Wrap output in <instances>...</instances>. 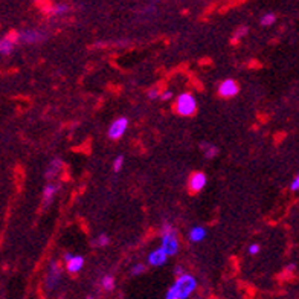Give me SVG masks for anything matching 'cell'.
<instances>
[{
    "instance_id": "obj_4",
    "label": "cell",
    "mask_w": 299,
    "mask_h": 299,
    "mask_svg": "<svg viewBox=\"0 0 299 299\" xmlns=\"http://www.w3.org/2000/svg\"><path fill=\"white\" fill-rule=\"evenodd\" d=\"M127 127H128V119H127V118L121 116V118L115 119V121L112 122L110 128H109V138L113 139V141L121 139V138L124 136L125 130H127Z\"/></svg>"
},
{
    "instance_id": "obj_15",
    "label": "cell",
    "mask_w": 299,
    "mask_h": 299,
    "mask_svg": "<svg viewBox=\"0 0 299 299\" xmlns=\"http://www.w3.org/2000/svg\"><path fill=\"white\" fill-rule=\"evenodd\" d=\"M101 286H102V289L107 290V292L113 290V287H115V278H113L112 275H105V276L102 278V281H101Z\"/></svg>"
},
{
    "instance_id": "obj_19",
    "label": "cell",
    "mask_w": 299,
    "mask_h": 299,
    "mask_svg": "<svg viewBox=\"0 0 299 299\" xmlns=\"http://www.w3.org/2000/svg\"><path fill=\"white\" fill-rule=\"evenodd\" d=\"M122 165H124V156L119 154V156L115 159V162H113V171H115V173H119L121 168H122Z\"/></svg>"
},
{
    "instance_id": "obj_1",
    "label": "cell",
    "mask_w": 299,
    "mask_h": 299,
    "mask_svg": "<svg viewBox=\"0 0 299 299\" xmlns=\"http://www.w3.org/2000/svg\"><path fill=\"white\" fill-rule=\"evenodd\" d=\"M173 287L177 292L179 299H188L192 293H194V290L197 289V281H196V278L192 275L182 273V275H179V278L176 280V283L173 284Z\"/></svg>"
},
{
    "instance_id": "obj_8",
    "label": "cell",
    "mask_w": 299,
    "mask_h": 299,
    "mask_svg": "<svg viewBox=\"0 0 299 299\" xmlns=\"http://www.w3.org/2000/svg\"><path fill=\"white\" fill-rule=\"evenodd\" d=\"M188 237H189V240H191L192 243H200V241H203V240L206 238V229H205L203 226H194V227H191Z\"/></svg>"
},
{
    "instance_id": "obj_26",
    "label": "cell",
    "mask_w": 299,
    "mask_h": 299,
    "mask_svg": "<svg viewBox=\"0 0 299 299\" xmlns=\"http://www.w3.org/2000/svg\"><path fill=\"white\" fill-rule=\"evenodd\" d=\"M290 188H292V191H299V174L295 177V180L292 182Z\"/></svg>"
},
{
    "instance_id": "obj_20",
    "label": "cell",
    "mask_w": 299,
    "mask_h": 299,
    "mask_svg": "<svg viewBox=\"0 0 299 299\" xmlns=\"http://www.w3.org/2000/svg\"><path fill=\"white\" fill-rule=\"evenodd\" d=\"M109 243H110V238L107 237L105 233H101L99 237H98V241H96V244H98L99 247H105V246H109Z\"/></svg>"
},
{
    "instance_id": "obj_18",
    "label": "cell",
    "mask_w": 299,
    "mask_h": 299,
    "mask_svg": "<svg viewBox=\"0 0 299 299\" xmlns=\"http://www.w3.org/2000/svg\"><path fill=\"white\" fill-rule=\"evenodd\" d=\"M68 9H69V6H68V5H63V3H60V5H55V6H54L52 12H54L55 15H63V14H66V12H68Z\"/></svg>"
},
{
    "instance_id": "obj_6",
    "label": "cell",
    "mask_w": 299,
    "mask_h": 299,
    "mask_svg": "<svg viewBox=\"0 0 299 299\" xmlns=\"http://www.w3.org/2000/svg\"><path fill=\"white\" fill-rule=\"evenodd\" d=\"M238 92H240L238 84L233 79H224L219 85V95L222 98H233L235 95H238Z\"/></svg>"
},
{
    "instance_id": "obj_3",
    "label": "cell",
    "mask_w": 299,
    "mask_h": 299,
    "mask_svg": "<svg viewBox=\"0 0 299 299\" xmlns=\"http://www.w3.org/2000/svg\"><path fill=\"white\" fill-rule=\"evenodd\" d=\"M162 247L168 253V256H173L179 250V240H177V233L174 229L171 227V224H165L162 230Z\"/></svg>"
},
{
    "instance_id": "obj_14",
    "label": "cell",
    "mask_w": 299,
    "mask_h": 299,
    "mask_svg": "<svg viewBox=\"0 0 299 299\" xmlns=\"http://www.w3.org/2000/svg\"><path fill=\"white\" fill-rule=\"evenodd\" d=\"M202 148H203V153H205V156H206L208 159L216 157V156H217V153H219L217 147H214V145H211V144H206V142H203V144H202Z\"/></svg>"
},
{
    "instance_id": "obj_28",
    "label": "cell",
    "mask_w": 299,
    "mask_h": 299,
    "mask_svg": "<svg viewBox=\"0 0 299 299\" xmlns=\"http://www.w3.org/2000/svg\"><path fill=\"white\" fill-rule=\"evenodd\" d=\"M176 273H177V275H182V273H183V272H182V267H177V269H176Z\"/></svg>"
},
{
    "instance_id": "obj_5",
    "label": "cell",
    "mask_w": 299,
    "mask_h": 299,
    "mask_svg": "<svg viewBox=\"0 0 299 299\" xmlns=\"http://www.w3.org/2000/svg\"><path fill=\"white\" fill-rule=\"evenodd\" d=\"M206 174L202 173V171H196V173H192L191 177L188 179V188L191 192H200L205 186H206Z\"/></svg>"
},
{
    "instance_id": "obj_27",
    "label": "cell",
    "mask_w": 299,
    "mask_h": 299,
    "mask_svg": "<svg viewBox=\"0 0 299 299\" xmlns=\"http://www.w3.org/2000/svg\"><path fill=\"white\" fill-rule=\"evenodd\" d=\"M72 256H74V255H72L71 252H66V253H64V255H63V258H64V261H66V263H68V261H69V260L72 258Z\"/></svg>"
},
{
    "instance_id": "obj_12",
    "label": "cell",
    "mask_w": 299,
    "mask_h": 299,
    "mask_svg": "<svg viewBox=\"0 0 299 299\" xmlns=\"http://www.w3.org/2000/svg\"><path fill=\"white\" fill-rule=\"evenodd\" d=\"M57 191H58V185H54V183H49L45 188V191H43V200H45V205L52 202L54 196L57 194Z\"/></svg>"
},
{
    "instance_id": "obj_17",
    "label": "cell",
    "mask_w": 299,
    "mask_h": 299,
    "mask_svg": "<svg viewBox=\"0 0 299 299\" xmlns=\"http://www.w3.org/2000/svg\"><path fill=\"white\" fill-rule=\"evenodd\" d=\"M275 20H276L275 14L269 12V14H266V15L261 17V25H263V26H270V25L275 23Z\"/></svg>"
},
{
    "instance_id": "obj_9",
    "label": "cell",
    "mask_w": 299,
    "mask_h": 299,
    "mask_svg": "<svg viewBox=\"0 0 299 299\" xmlns=\"http://www.w3.org/2000/svg\"><path fill=\"white\" fill-rule=\"evenodd\" d=\"M84 266V258L79 255H74L72 258L66 263V267H68V272L69 273H78Z\"/></svg>"
},
{
    "instance_id": "obj_23",
    "label": "cell",
    "mask_w": 299,
    "mask_h": 299,
    "mask_svg": "<svg viewBox=\"0 0 299 299\" xmlns=\"http://www.w3.org/2000/svg\"><path fill=\"white\" fill-rule=\"evenodd\" d=\"M171 98H173V92H171V90L160 92V99H162V101H169Z\"/></svg>"
},
{
    "instance_id": "obj_7",
    "label": "cell",
    "mask_w": 299,
    "mask_h": 299,
    "mask_svg": "<svg viewBox=\"0 0 299 299\" xmlns=\"http://www.w3.org/2000/svg\"><path fill=\"white\" fill-rule=\"evenodd\" d=\"M166 260H168V253L163 250L162 246L157 247L156 250H153L151 253L148 255V263L151 264V266H156V267L163 266L166 263Z\"/></svg>"
},
{
    "instance_id": "obj_10",
    "label": "cell",
    "mask_w": 299,
    "mask_h": 299,
    "mask_svg": "<svg viewBox=\"0 0 299 299\" xmlns=\"http://www.w3.org/2000/svg\"><path fill=\"white\" fill-rule=\"evenodd\" d=\"M17 38H20L21 41H25V43H35V41H40L41 40V34L38 32V31H23V32H20V34H17Z\"/></svg>"
},
{
    "instance_id": "obj_21",
    "label": "cell",
    "mask_w": 299,
    "mask_h": 299,
    "mask_svg": "<svg viewBox=\"0 0 299 299\" xmlns=\"http://www.w3.org/2000/svg\"><path fill=\"white\" fill-rule=\"evenodd\" d=\"M165 299H179V295H177V292L174 290L173 286H171V287L168 289V292H166V295H165Z\"/></svg>"
},
{
    "instance_id": "obj_24",
    "label": "cell",
    "mask_w": 299,
    "mask_h": 299,
    "mask_svg": "<svg viewBox=\"0 0 299 299\" xmlns=\"http://www.w3.org/2000/svg\"><path fill=\"white\" fill-rule=\"evenodd\" d=\"M148 98H150V99H156V98H160V92H159L157 89H153V90H150V92H148Z\"/></svg>"
},
{
    "instance_id": "obj_16",
    "label": "cell",
    "mask_w": 299,
    "mask_h": 299,
    "mask_svg": "<svg viewBox=\"0 0 299 299\" xmlns=\"http://www.w3.org/2000/svg\"><path fill=\"white\" fill-rule=\"evenodd\" d=\"M61 168V160L60 159H55V160H52V163H51V166L48 168V171H46V176L51 179L52 176H55L57 173H58V169Z\"/></svg>"
},
{
    "instance_id": "obj_2",
    "label": "cell",
    "mask_w": 299,
    "mask_h": 299,
    "mask_svg": "<svg viewBox=\"0 0 299 299\" xmlns=\"http://www.w3.org/2000/svg\"><path fill=\"white\" fill-rule=\"evenodd\" d=\"M174 110L180 116H192L197 110V101L191 93H180L176 99Z\"/></svg>"
},
{
    "instance_id": "obj_11",
    "label": "cell",
    "mask_w": 299,
    "mask_h": 299,
    "mask_svg": "<svg viewBox=\"0 0 299 299\" xmlns=\"http://www.w3.org/2000/svg\"><path fill=\"white\" fill-rule=\"evenodd\" d=\"M14 49V40H12V35H6L2 38V41H0V52H2V55H8L11 54V51Z\"/></svg>"
},
{
    "instance_id": "obj_22",
    "label": "cell",
    "mask_w": 299,
    "mask_h": 299,
    "mask_svg": "<svg viewBox=\"0 0 299 299\" xmlns=\"http://www.w3.org/2000/svg\"><path fill=\"white\" fill-rule=\"evenodd\" d=\"M145 272V266L144 264H136V266H133V269H132V275H141V273H144Z\"/></svg>"
},
{
    "instance_id": "obj_13",
    "label": "cell",
    "mask_w": 299,
    "mask_h": 299,
    "mask_svg": "<svg viewBox=\"0 0 299 299\" xmlns=\"http://www.w3.org/2000/svg\"><path fill=\"white\" fill-rule=\"evenodd\" d=\"M60 275H61V273H60V267H58L57 263H54L52 267H51V273H49V276H48V284H49V287H55V286L58 284Z\"/></svg>"
},
{
    "instance_id": "obj_25",
    "label": "cell",
    "mask_w": 299,
    "mask_h": 299,
    "mask_svg": "<svg viewBox=\"0 0 299 299\" xmlns=\"http://www.w3.org/2000/svg\"><path fill=\"white\" fill-rule=\"evenodd\" d=\"M258 252H260V246L258 244H250L249 246V253L250 255H256Z\"/></svg>"
},
{
    "instance_id": "obj_29",
    "label": "cell",
    "mask_w": 299,
    "mask_h": 299,
    "mask_svg": "<svg viewBox=\"0 0 299 299\" xmlns=\"http://www.w3.org/2000/svg\"><path fill=\"white\" fill-rule=\"evenodd\" d=\"M87 299H93V298H92V296H89V298H87Z\"/></svg>"
}]
</instances>
